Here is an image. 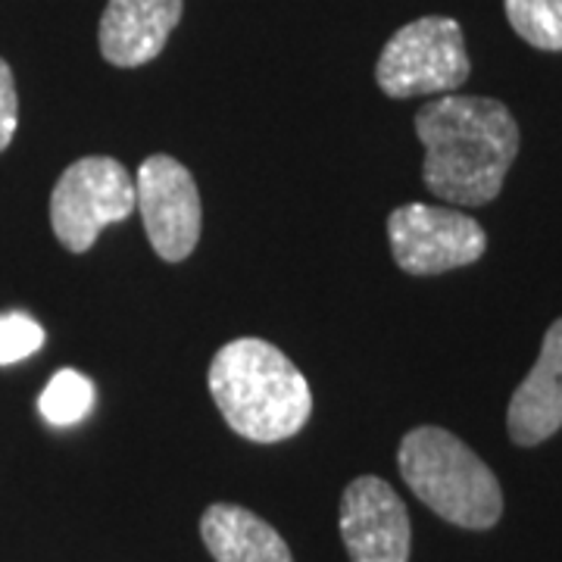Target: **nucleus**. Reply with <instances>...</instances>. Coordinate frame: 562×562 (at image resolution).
Here are the masks:
<instances>
[{
    "instance_id": "nucleus-1",
    "label": "nucleus",
    "mask_w": 562,
    "mask_h": 562,
    "mask_svg": "<svg viewBox=\"0 0 562 562\" xmlns=\"http://www.w3.org/2000/svg\"><path fill=\"white\" fill-rule=\"evenodd\" d=\"M425 188L453 206H484L501 194L519 154V125L494 98L443 94L416 113Z\"/></svg>"
},
{
    "instance_id": "nucleus-2",
    "label": "nucleus",
    "mask_w": 562,
    "mask_h": 562,
    "mask_svg": "<svg viewBox=\"0 0 562 562\" xmlns=\"http://www.w3.org/2000/svg\"><path fill=\"white\" fill-rule=\"evenodd\" d=\"M206 382L225 425L254 443L294 438L313 413V391L301 369L262 338L225 344Z\"/></svg>"
},
{
    "instance_id": "nucleus-3",
    "label": "nucleus",
    "mask_w": 562,
    "mask_h": 562,
    "mask_svg": "<svg viewBox=\"0 0 562 562\" xmlns=\"http://www.w3.org/2000/svg\"><path fill=\"white\" fill-rule=\"evenodd\" d=\"M397 465L406 487L443 522L469 531H484L501 522L503 491L497 475L447 428H413L401 441Z\"/></svg>"
},
{
    "instance_id": "nucleus-4",
    "label": "nucleus",
    "mask_w": 562,
    "mask_h": 562,
    "mask_svg": "<svg viewBox=\"0 0 562 562\" xmlns=\"http://www.w3.org/2000/svg\"><path fill=\"white\" fill-rule=\"evenodd\" d=\"M469 79L462 25L450 16H422L384 44L375 81L387 98L453 94Z\"/></svg>"
},
{
    "instance_id": "nucleus-5",
    "label": "nucleus",
    "mask_w": 562,
    "mask_h": 562,
    "mask_svg": "<svg viewBox=\"0 0 562 562\" xmlns=\"http://www.w3.org/2000/svg\"><path fill=\"white\" fill-rule=\"evenodd\" d=\"M135 210V181L113 157H81L63 172L50 194V228L72 254H88L106 225Z\"/></svg>"
},
{
    "instance_id": "nucleus-6",
    "label": "nucleus",
    "mask_w": 562,
    "mask_h": 562,
    "mask_svg": "<svg viewBox=\"0 0 562 562\" xmlns=\"http://www.w3.org/2000/svg\"><path fill=\"white\" fill-rule=\"evenodd\" d=\"M391 254L406 276H441L472 266L487 250L479 222L450 206L406 203L387 216Z\"/></svg>"
},
{
    "instance_id": "nucleus-7",
    "label": "nucleus",
    "mask_w": 562,
    "mask_h": 562,
    "mask_svg": "<svg viewBox=\"0 0 562 562\" xmlns=\"http://www.w3.org/2000/svg\"><path fill=\"white\" fill-rule=\"evenodd\" d=\"M135 206L157 257L181 262L194 254L203 222L201 191L179 160L154 154L140 162L135 176Z\"/></svg>"
},
{
    "instance_id": "nucleus-8",
    "label": "nucleus",
    "mask_w": 562,
    "mask_h": 562,
    "mask_svg": "<svg viewBox=\"0 0 562 562\" xmlns=\"http://www.w3.org/2000/svg\"><path fill=\"white\" fill-rule=\"evenodd\" d=\"M341 538L350 562H409L413 528L401 494L375 475L347 484Z\"/></svg>"
},
{
    "instance_id": "nucleus-9",
    "label": "nucleus",
    "mask_w": 562,
    "mask_h": 562,
    "mask_svg": "<svg viewBox=\"0 0 562 562\" xmlns=\"http://www.w3.org/2000/svg\"><path fill=\"white\" fill-rule=\"evenodd\" d=\"M181 7L184 0H110L98 32L103 60L120 69L157 60L181 22Z\"/></svg>"
},
{
    "instance_id": "nucleus-10",
    "label": "nucleus",
    "mask_w": 562,
    "mask_h": 562,
    "mask_svg": "<svg viewBox=\"0 0 562 562\" xmlns=\"http://www.w3.org/2000/svg\"><path fill=\"white\" fill-rule=\"evenodd\" d=\"M506 428L519 447H538L562 428V319L547 328L538 362L516 387Z\"/></svg>"
},
{
    "instance_id": "nucleus-11",
    "label": "nucleus",
    "mask_w": 562,
    "mask_h": 562,
    "mask_svg": "<svg viewBox=\"0 0 562 562\" xmlns=\"http://www.w3.org/2000/svg\"><path fill=\"white\" fill-rule=\"evenodd\" d=\"M201 538L216 562H294L279 531L235 503H213L203 513Z\"/></svg>"
},
{
    "instance_id": "nucleus-12",
    "label": "nucleus",
    "mask_w": 562,
    "mask_h": 562,
    "mask_svg": "<svg viewBox=\"0 0 562 562\" xmlns=\"http://www.w3.org/2000/svg\"><path fill=\"white\" fill-rule=\"evenodd\" d=\"M38 409L57 428H69L94 409V384L76 369H60L41 391Z\"/></svg>"
},
{
    "instance_id": "nucleus-13",
    "label": "nucleus",
    "mask_w": 562,
    "mask_h": 562,
    "mask_svg": "<svg viewBox=\"0 0 562 562\" xmlns=\"http://www.w3.org/2000/svg\"><path fill=\"white\" fill-rule=\"evenodd\" d=\"M516 35L538 50H562V0H503Z\"/></svg>"
},
{
    "instance_id": "nucleus-14",
    "label": "nucleus",
    "mask_w": 562,
    "mask_h": 562,
    "mask_svg": "<svg viewBox=\"0 0 562 562\" xmlns=\"http://www.w3.org/2000/svg\"><path fill=\"white\" fill-rule=\"evenodd\" d=\"M44 344V328L25 313H3L0 316V366H13Z\"/></svg>"
},
{
    "instance_id": "nucleus-15",
    "label": "nucleus",
    "mask_w": 562,
    "mask_h": 562,
    "mask_svg": "<svg viewBox=\"0 0 562 562\" xmlns=\"http://www.w3.org/2000/svg\"><path fill=\"white\" fill-rule=\"evenodd\" d=\"M20 125V98H16V81L13 69L7 60H0V154L10 147V140L16 135Z\"/></svg>"
}]
</instances>
